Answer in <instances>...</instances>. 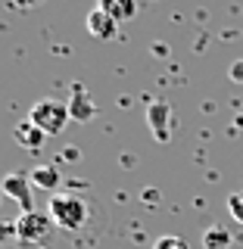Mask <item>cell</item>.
Wrapping results in <instances>:
<instances>
[{
	"mask_svg": "<svg viewBox=\"0 0 243 249\" xmlns=\"http://www.w3.org/2000/svg\"><path fill=\"white\" fill-rule=\"evenodd\" d=\"M47 215L53 218V224L62 231H81L88 221V202L78 193H53Z\"/></svg>",
	"mask_w": 243,
	"mask_h": 249,
	"instance_id": "cell-1",
	"label": "cell"
},
{
	"mask_svg": "<svg viewBox=\"0 0 243 249\" xmlns=\"http://www.w3.org/2000/svg\"><path fill=\"white\" fill-rule=\"evenodd\" d=\"M28 119L35 122L47 137H56V134H62V128L69 124L72 115H69V103H59V100H53V97H44V100H37V103L31 106Z\"/></svg>",
	"mask_w": 243,
	"mask_h": 249,
	"instance_id": "cell-2",
	"label": "cell"
},
{
	"mask_svg": "<svg viewBox=\"0 0 243 249\" xmlns=\"http://www.w3.org/2000/svg\"><path fill=\"white\" fill-rule=\"evenodd\" d=\"M53 218L47 215V212H22L19 218H16V237L22 240L25 246H35V243H41V240L50 233V228H53Z\"/></svg>",
	"mask_w": 243,
	"mask_h": 249,
	"instance_id": "cell-3",
	"label": "cell"
},
{
	"mask_svg": "<svg viewBox=\"0 0 243 249\" xmlns=\"http://www.w3.org/2000/svg\"><path fill=\"white\" fill-rule=\"evenodd\" d=\"M147 124H150L153 137L159 143H168L171 140V103L162 97H156L147 103Z\"/></svg>",
	"mask_w": 243,
	"mask_h": 249,
	"instance_id": "cell-4",
	"label": "cell"
},
{
	"mask_svg": "<svg viewBox=\"0 0 243 249\" xmlns=\"http://www.w3.org/2000/svg\"><path fill=\"white\" fill-rule=\"evenodd\" d=\"M31 190H35V184H31V178L25 175V171H10V175L3 178V193H6L13 202H19L22 212H35Z\"/></svg>",
	"mask_w": 243,
	"mask_h": 249,
	"instance_id": "cell-5",
	"label": "cell"
},
{
	"mask_svg": "<svg viewBox=\"0 0 243 249\" xmlns=\"http://www.w3.org/2000/svg\"><path fill=\"white\" fill-rule=\"evenodd\" d=\"M69 115L75 122H91L97 115V103L91 100V93L84 84H72V97H69Z\"/></svg>",
	"mask_w": 243,
	"mask_h": 249,
	"instance_id": "cell-6",
	"label": "cell"
},
{
	"mask_svg": "<svg viewBox=\"0 0 243 249\" xmlns=\"http://www.w3.org/2000/svg\"><path fill=\"white\" fill-rule=\"evenodd\" d=\"M88 31H91V37H100V41H112V37L119 35V22H115L109 13H103L100 6H93V10L88 13Z\"/></svg>",
	"mask_w": 243,
	"mask_h": 249,
	"instance_id": "cell-7",
	"label": "cell"
},
{
	"mask_svg": "<svg viewBox=\"0 0 243 249\" xmlns=\"http://www.w3.org/2000/svg\"><path fill=\"white\" fill-rule=\"evenodd\" d=\"M13 137L19 140V143L25 146V150H31V153H37V150H41V146H44V140H47V134H44V131L37 128V124L31 122V119H22L19 124H16Z\"/></svg>",
	"mask_w": 243,
	"mask_h": 249,
	"instance_id": "cell-8",
	"label": "cell"
},
{
	"mask_svg": "<svg viewBox=\"0 0 243 249\" xmlns=\"http://www.w3.org/2000/svg\"><path fill=\"white\" fill-rule=\"evenodd\" d=\"M97 6L112 16L119 25L128 22V19H134V13H137V0H97Z\"/></svg>",
	"mask_w": 243,
	"mask_h": 249,
	"instance_id": "cell-9",
	"label": "cell"
},
{
	"mask_svg": "<svg viewBox=\"0 0 243 249\" xmlns=\"http://www.w3.org/2000/svg\"><path fill=\"white\" fill-rule=\"evenodd\" d=\"M28 178H31V184H35L37 190H56L59 181H62L59 171L53 168V165H37V168H31Z\"/></svg>",
	"mask_w": 243,
	"mask_h": 249,
	"instance_id": "cell-10",
	"label": "cell"
},
{
	"mask_svg": "<svg viewBox=\"0 0 243 249\" xmlns=\"http://www.w3.org/2000/svg\"><path fill=\"white\" fill-rule=\"evenodd\" d=\"M231 246V233L224 224H209L203 231V249H228Z\"/></svg>",
	"mask_w": 243,
	"mask_h": 249,
	"instance_id": "cell-11",
	"label": "cell"
},
{
	"mask_svg": "<svg viewBox=\"0 0 243 249\" xmlns=\"http://www.w3.org/2000/svg\"><path fill=\"white\" fill-rule=\"evenodd\" d=\"M153 249H190V246H187V240H184V237L166 233V237H159V240L153 243Z\"/></svg>",
	"mask_w": 243,
	"mask_h": 249,
	"instance_id": "cell-12",
	"label": "cell"
},
{
	"mask_svg": "<svg viewBox=\"0 0 243 249\" xmlns=\"http://www.w3.org/2000/svg\"><path fill=\"white\" fill-rule=\"evenodd\" d=\"M228 209H231V215L243 224V193H231V196H228Z\"/></svg>",
	"mask_w": 243,
	"mask_h": 249,
	"instance_id": "cell-13",
	"label": "cell"
},
{
	"mask_svg": "<svg viewBox=\"0 0 243 249\" xmlns=\"http://www.w3.org/2000/svg\"><path fill=\"white\" fill-rule=\"evenodd\" d=\"M228 72H231V81H237V84H243V59H234Z\"/></svg>",
	"mask_w": 243,
	"mask_h": 249,
	"instance_id": "cell-14",
	"label": "cell"
},
{
	"mask_svg": "<svg viewBox=\"0 0 243 249\" xmlns=\"http://www.w3.org/2000/svg\"><path fill=\"white\" fill-rule=\"evenodd\" d=\"M156 199H159V193H156V190H144V202H156Z\"/></svg>",
	"mask_w": 243,
	"mask_h": 249,
	"instance_id": "cell-15",
	"label": "cell"
},
{
	"mask_svg": "<svg viewBox=\"0 0 243 249\" xmlns=\"http://www.w3.org/2000/svg\"><path fill=\"white\" fill-rule=\"evenodd\" d=\"M41 0H19V6H37Z\"/></svg>",
	"mask_w": 243,
	"mask_h": 249,
	"instance_id": "cell-16",
	"label": "cell"
},
{
	"mask_svg": "<svg viewBox=\"0 0 243 249\" xmlns=\"http://www.w3.org/2000/svg\"><path fill=\"white\" fill-rule=\"evenodd\" d=\"M37 249H44V246H37Z\"/></svg>",
	"mask_w": 243,
	"mask_h": 249,
	"instance_id": "cell-17",
	"label": "cell"
}]
</instances>
